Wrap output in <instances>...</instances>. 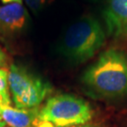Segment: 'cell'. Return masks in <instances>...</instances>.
I'll return each mask as SVG.
<instances>
[{
  "mask_svg": "<svg viewBox=\"0 0 127 127\" xmlns=\"http://www.w3.org/2000/svg\"><path fill=\"white\" fill-rule=\"evenodd\" d=\"M82 84L91 94L117 98L127 94V56L123 51H104L85 71Z\"/></svg>",
  "mask_w": 127,
  "mask_h": 127,
  "instance_id": "6da1fadb",
  "label": "cell"
},
{
  "mask_svg": "<svg viewBox=\"0 0 127 127\" xmlns=\"http://www.w3.org/2000/svg\"><path fill=\"white\" fill-rule=\"evenodd\" d=\"M105 34L100 23L92 16H83L71 24L59 43V52L73 63H83L100 50Z\"/></svg>",
  "mask_w": 127,
  "mask_h": 127,
  "instance_id": "7a4b0ae2",
  "label": "cell"
},
{
  "mask_svg": "<svg viewBox=\"0 0 127 127\" xmlns=\"http://www.w3.org/2000/svg\"><path fill=\"white\" fill-rule=\"evenodd\" d=\"M92 118L90 104L72 94L50 98L39 110L38 121L54 127H71L88 123Z\"/></svg>",
  "mask_w": 127,
  "mask_h": 127,
  "instance_id": "3957f363",
  "label": "cell"
},
{
  "mask_svg": "<svg viewBox=\"0 0 127 127\" xmlns=\"http://www.w3.org/2000/svg\"><path fill=\"white\" fill-rule=\"evenodd\" d=\"M8 83L12 102L17 108H36L52 91L48 82L16 64L9 67Z\"/></svg>",
  "mask_w": 127,
  "mask_h": 127,
  "instance_id": "277c9868",
  "label": "cell"
},
{
  "mask_svg": "<svg viewBox=\"0 0 127 127\" xmlns=\"http://www.w3.org/2000/svg\"><path fill=\"white\" fill-rule=\"evenodd\" d=\"M30 15L23 3L0 7V41L9 43L25 34L30 25Z\"/></svg>",
  "mask_w": 127,
  "mask_h": 127,
  "instance_id": "5b68a950",
  "label": "cell"
},
{
  "mask_svg": "<svg viewBox=\"0 0 127 127\" xmlns=\"http://www.w3.org/2000/svg\"><path fill=\"white\" fill-rule=\"evenodd\" d=\"M104 19L110 36L127 40V0H107Z\"/></svg>",
  "mask_w": 127,
  "mask_h": 127,
  "instance_id": "8992f818",
  "label": "cell"
},
{
  "mask_svg": "<svg viewBox=\"0 0 127 127\" xmlns=\"http://www.w3.org/2000/svg\"><path fill=\"white\" fill-rule=\"evenodd\" d=\"M39 109H22L10 104H0V118L9 127H32L38 122Z\"/></svg>",
  "mask_w": 127,
  "mask_h": 127,
  "instance_id": "52a82bcc",
  "label": "cell"
},
{
  "mask_svg": "<svg viewBox=\"0 0 127 127\" xmlns=\"http://www.w3.org/2000/svg\"><path fill=\"white\" fill-rule=\"evenodd\" d=\"M8 74L9 71L0 68V104H10Z\"/></svg>",
  "mask_w": 127,
  "mask_h": 127,
  "instance_id": "ba28073f",
  "label": "cell"
},
{
  "mask_svg": "<svg viewBox=\"0 0 127 127\" xmlns=\"http://www.w3.org/2000/svg\"><path fill=\"white\" fill-rule=\"evenodd\" d=\"M50 1L51 0H25L27 7L34 13L41 11L49 4Z\"/></svg>",
  "mask_w": 127,
  "mask_h": 127,
  "instance_id": "9c48e42d",
  "label": "cell"
},
{
  "mask_svg": "<svg viewBox=\"0 0 127 127\" xmlns=\"http://www.w3.org/2000/svg\"><path fill=\"white\" fill-rule=\"evenodd\" d=\"M7 61H8V57L4 50L2 49V47L0 46V68L4 67L7 65Z\"/></svg>",
  "mask_w": 127,
  "mask_h": 127,
  "instance_id": "30bf717a",
  "label": "cell"
},
{
  "mask_svg": "<svg viewBox=\"0 0 127 127\" xmlns=\"http://www.w3.org/2000/svg\"><path fill=\"white\" fill-rule=\"evenodd\" d=\"M4 5L10 4V3H23V0H1Z\"/></svg>",
  "mask_w": 127,
  "mask_h": 127,
  "instance_id": "8fae6325",
  "label": "cell"
},
{
  "mask_svg": "<svg viewBox=\"0 0 127 127\" xmlns=\"http://www.w3.org/2000/svg\"><path fill=\"white\" fill-rule=\"evenodd\" d=\"M71 127H99L95 124H91V123H85V124H80V125H74Z\"/></svg>",
  "mask_w": 127,
  "mask_h": 127,
  "instance_id": "7c38bea8",
  "label": "cell"
},
{
  "mask_svg": "<svg viewBox=\"0 0 127 127\" xmlns=\"http://www.w3.org/2000/svg\"><path fill=\"white\" fill-rule=\"evenodd\" d=\"M0 125H6V123L1 120V118H0Z\"/></svg>",
  "mask_w": 127,
  "mask_h": 127,
  "instance_id": "4fadbf2b",
  "label": "cell"
},
{
  "mask_svg": "<svg viewBox=\"0 0 127 127\" xmlns=\"http://www.w3.org/2000/svg\"><path fill=\"white\" fill-rule=\"evenodd\" d=\"M86 1H93V0H86Z\"/></svg>",
  "mask_w": 127,
  "mask_h": 127,
  "instance_id": "5bb4252c",
  "label": "cell"
}]
</instances>
